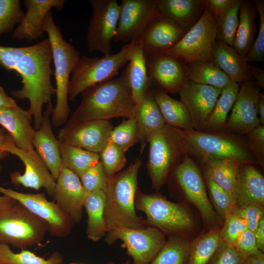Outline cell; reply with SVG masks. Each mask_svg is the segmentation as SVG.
Instances as JSON below:
<instances>
[{"instance_id": "1", "label": "cell", "mask_w": 264, "mask_h": 264, "mask_svg": "<svg viewBox=\"0 0 264 264\" xmlns=\"http://www.w3.org/2000/svg\"><path fill=\"white\" fill-rule=\"evenodd\" d=\"M52 51L48 38L30 46L12 47L0 45V66L8 72L16 71L21 77L22 87L11 91L19 100L27 99L28 110L33 118L34 128L40 126L43 107L51 102L56 95L51 81Z\"/></svg>"}, {"instance_id": "2", "label": "cell", "mask_w": 264, "mask_h": 264, "mask_svg": "<svg viewBox=\"0 0 264 264\" xmlns=\"http://www.w3.org/2000/svg\"><path fill=\"white\" fill-rule=\"evenodd\" d=\"M81 93V101L65 126L88 120L134 116L136 106L126 67L120 76L92 86Z\"/></svg>"}, {"instance_id": "3", "label": "cell", "mask_w": 264, "mask_h": 264, "mask_svg": "<svg viewBox=\"0 0 264 264\" xmlns=\"http://www.w3.org/2000/svg\"><path fill=\"white\" fill-rule=\"evenodd\" d=\"M142 165L138 157L126 169L108 178L104 209L107 232L117 228L141 229L148 226L145 219L136 215L135 208L137 177Z\"/></svg>"}, {"instance_id": "4", "label": "cell", "mask_w": 264, "mask_h": 264, "mask_svg": "<svg viewBox=\"0 0 264 264\" xmlns=\"http://www.w3.org/2000/svg\"><path fill=\"white\" fill-rule=\"evenodd\" d=\"M176 129L184 141L187 155L198 166L223 158L257 164L246 147L244 135L228 131L206 132Z\"/></svg>"}, {"instance_id": "5", "label": "cell", "mask_w": 264, "mask_h": 264, "mask_svg": "<svg viewBox=\"0 0 264 264\" xmlns=\"http://www.w3.org/2000/svg\"><path fill=\"white\" fill-rule=\"evenodd\" d=\"M44 29L51 44L56 82V100L51 121L53 126L60 127L68 119V84L71 72L81 56L79 51L64 39L60 27L54 22L51 11L45 17Z\"/></svg>"}, {"instance_id": "6", "label": "cell", "mask_w": 264, "mask_h": 264, "mask_svg": "<svg viewBox=\"0 0 264 264\" xmlns=\"http://www.w3.org/2000/svg\"><path fill=\"white\" fill-rule=\"evenodd\" d=\"M135 208L145 214L148 226L156 228L165 236L189 239L197 228L195 216L187 205L170 201L159 192L146 194L138 189Z\"/></svg>"}, {"instance_id": "7", "label": "cell", "mask_w": 264, "mask_h": 264, "mask_svg": "<svg viewBox=\"0 0 264 264\" xmlns=\"http://www.w3.org/2000/svg\"><path fill=\"white\" fill-rule=\"evenodd\" d=\"M147 174L158 192L171 172L187 155L184 141L176 129L165 124L149 137Z\"/></svg>"}, {"instance_id": "8", "label": "cell", "mask_w": 264, "mask_h": 264, "mask_svg": "<svg viewBox=\"0 0 264 264\" xmlns=\"http://www.w3.org/2000/svg\"><path fill=\"white\" fill-rule=\"evenodd\" d=\"M168 181L186 201L197 208L207 231L220 229L223 221L209 200L201 169L191 157L188 155L185 157L171 172Z\"/></svg>"}, {"instance_id": "9", "label": "cell", "mask_w": 264, "mask_h": 264, "mask_svg": "<svg viewBox=\"0 0 264 264\" xmlns=\"http://www.w3.org/2000/svg\"><path fill=\"white\" fill-rule=\"evenodd\" d=\"M132 42L124 45L114 54H104L100 58L80 57L73 69L68 88V99L74 101L87 88L114 78L120 68L129 61Z\"/></svg>"}, {"instance_id": "10", "label": "cell", "mask_w": 264, "mask_h": 264, "mask_svg": "<svg viewBox=\"0 0 264 264\" xmlns=\"http://www.w3.org/2000/svg\"><path fill=\"white\" fill-rule=\"evenodd\" d=\"M48 232L47 224L18 201L0 210V243L21 250L39 244Z\"/></svg>"}, {"instance_id": "11", "label": "cell", "mask_w": 264, "mask_h": 264, "mask_svg": "<svg viewBox=\"0 0 264 264\" xmlns=\"http://www.w3.org/2000/svg\"><path fill=\"white\" fill-rule=\"evenodd\" d=\"M217 30V21L206 6L200 19L167 53L187 65L197 61H212V49Z\"/></svg>"}, {"instance_id": "12", "label": "cell", "mask_w": 264, "mask_h": 264, "mask_svg": "<svg viewBox=\"0 0 264 264\" xmlns=\"http://www.w3.org/2000/svg\"><path fill=\"white\" fill-rule=\"evenodd\" d=\"M106 242L109 244L120 240L132 259V264H150L166 241V236L155 227L141 229L117 228L108 232Z\"/></svg>"}, {"instance_id": "13", "label": "cell", "mask_w": 264, "mask_h": 264, "mask_svg": "<svg viewBox=\"0 0 264 264\" xmlns=\"http://www.w3.org/2000/svg\"><path fill=\"white\" fill-rule=\"evenodd\" d=\"M92 15L86 34L87 46L90 52L110 54L111 42L117 30L120 6L116 0H89Z\"/></svg>"}, {"instance_id": "14", "label": "cell", "mask_w": 264, "mask_h": 264, "mask_svg": "<svg viewBox=\"0 0 264 264\" xmlns=\"http://www.w3.org/2000/svg\"><path fill=\"white\" fill-rule=\"evenodd\" d=\"M2 149L18 157L24 165L23 174L14 172L10 174L13 184L36 190L44 188L50 197H53L56 180L35 150L28 151L18 148L8 133Z\"/></svg>"}, {"instance_id": "15", "label": "cell", "mask_w": 264, "mask_h": 264, "mask_svg": "<svg viewBox=\"0 0 264 264\" xmlns=\"http://www.w3.org/2000/svg\"><path fill=\"white\" fill-rule=\"evenodd\" d=\"M0 193L14 198L45 221L51 236L65 238L70 233L74 222L55 202L49 201L44 193H24L0 186Z\"/></svg>"}, {"instance_id": "16", "label": "cell", "mask_w": 264, "mask_h": 264, "mask_svg": "<svg viewBox=\"0 0 264 264\" xmlns=\"http://www.w3.org/2000/svg\"><path fill=\"white\" fill-rule=\"evenodd\" d=\"M116 34L112 41L126 44L137 40L147 26L161 17L157 0H122Z\"/></svg>"}, {"instance_id": "17", "label": "cell", "mask_w": 264, "mask_h": 264, "mask_svg": "<svg viewBox=\"0 0 264 264\" xmlns=\"http://www.w3.org/2000/svg\"><path fill=\"white\" fill-rule=\"evenodd\" d=\"M151 84L172 94L178 93L188 80V66L169 53L145 56Z\"/></svg>"}, {"instance_id": "18", "label": "cell", "mask_w": 264, "mask_h": 264, "mask_svg": "<svg viewBox=\"0 0 264 264\" xmlns=\"http://www.w3.org/2000/svg\"><path fill=\"white\" fill-rule=\"evenodd\" d=\"M113 127L108 120H92L71 126H64L60 130L58 139L86 150L100 154L108 142Z\"/></svg>"}, {"instance_id": "19", "label": "cell", "mask_w": 264, "mask_h": 264, "mask_svg": "<svg viewBox=\"0 0 264 264\" xmlns=\"http://www.w3.org/2000/svg\"><path fill=\"white\" fill-rule=\"evenodd\" d=\"M221 91V88L196 83L190 80L179 91L180 101L186 108L194 130L203 131Z\"/></svg>"}, {"instance_id": "20", "label": "cell", "mask_w": 264, "mask_h": 264, "mask_svg": "<svg viewBox=\"0 0 264 264\" xmlns=\"http://www.w3.org/2000/svg\"><path fill=\"white\" fill-rule=\"evenodd\" d=\"M259 91L251 80L239 86V89L230 115L226 130L232 133L245 135L261 124L257 112Z\"/></svg>"}, {"instance_id": "21", "label": "cell", "mask_w": 264, "mask_h": 264, "mask_svg": "<svg viewBox=\"0 0 264 264\" xmlns=\"http://www.w3.org/2000/svg\"><path fill=\"white\" fill-rule=\"evenodd\" d=\"M86 195L79 177L62 165L53 198L74 223L79 222L82 219Z\"/></svg>"}, {"instance_id": "22", "label": "cell", "mask_w": 264, "mask_h": 264, "mask_svg": "<svg viewBox=\"0 0 264 264\" xmlns=\"http://www.w3.org/2000/svg\"><path fill=\"white\" fill-rule=\"evenodd\" d=\"M185 34L177 24L159 17L147 26L137 41L145 56L167 53Z\"/></svg>"}, {"instance_id": "23", "label": "cell", "mask_w": 264, "mask_h": 264, "mask_svg": "<svg viewBox=\"0 0 264 264\" xmlns=\"http://www.w3.org/2000/svg\"><path fill=\"white\" fill-rule=\"evenodd\" d=\"M64 0H24L26 12L14 29L11 37L17 41H31L42 38L44 35V22L52 8L61 11Z\"/></svg>"}, {"instance_id": "24", "label": "cell", "mask_w": 264, "mask_h": 264, "mask_svg": "<svg viewBox=\"0 0 264 264\" xmlns=\"http://www.w3.org/2000/svg\"><path fill=\"white\" fill-rule=\"evenodd\" d=\"M53 108L51 102L47 104L43 113L41 125L35 130L33 145L34 149L56 180L60 173L62 163L60 142L55 136L52 129L51 115Z\"/></svg>"}, {"instance_id": "25", "label": "cell", "mask_w": 264, "mask_h": 264, "mask_svg": "<svg viewBox=\"0 0 264 264\" xmlns=\"http://www.w3.org/2000/svg\"><path fill=\"white\" fill-rule=\"evenodd\" d=\"M234 198L237 207L252 204L264 207V177L254 164L244 163L241 166Z\"/></svg>"}, {"instance_id": "26", "label": "cell", "mask_w": 264, "mask_h": 264, "mask_svg": "<svg viewBox=\"0 0 264 264\" xmlns=\"http://www.w3.org/2000/svg\"><path fill=\"white\" fill-rule=\"evenodd\" d=\"M32 118L28 110L18 106L0 109V124L7 130L19 149L35 150L33 138L36 130L31 125Z\"/></svg>"}, {"instance_id": "27", "label": "cell", "mask_w": 264, "mask_h": 264, "mask_svg": "<svg viewBox=\"0 0 264 264\" xmlns=\"http://www.w3.org/2000/svg\"><path fill=\"white\" fill-rule=\"evenodd\" d=\"M206 0H157L161 17L180 27L186 33L200 19L206 7Z\"/></svg>"}, {"instance_id": "28", "label": "cell", "mask_w": 264, "mask_h": 264, "mask_svg": "<svg viewBox=\"0 0 264 264\" xmlns=\"http://www.w3.org/2000/svg\"><path fill=\"white\" fill-rule=\"evenodd\" d=\"M212 62L230 79L237 84L252 78L250 65L232 46L216 40L212 49Z\"/></svg>"}, {"instance_id": "29", "label": "cell", "mask_w": 264, "mask_h": 264, "mask_svg": "<svg viewBox=\"0 0 264 264\" xmlns=\"http://www.w3.org/2000/svg\"><path fill=\"white\" fill-rule=\"evenodd\" d=\"M132 42L129 63L126 69L132 94L136 108L150 89L151 84L143 49L137 40Z\"/></svg>"}, {"instance_id": "30", "label": "cell", "mask_w": 264, "mask_h": 264, "mask_svg": "<svg viewBox=\"0 0 264 264\" xmlns=\"http://www.w3.org/2000/svg\"><path fill=\"white\" fill-rule=\"evenodd\" d=\"M134 117L138 125L142 153L150 136L166 124L150 89L136 108Z\"/></svg>"}, {"instance_id": "31", "label": "cell", "mask_w": 264, "mask_h": 264, "mask_svg": "<svg viewBox=\"0 0 264 264\" xmlns=\"http://www.w3.org/2000/svg\"><path fill=\"white\" fill-rule=\"evenodd\" d=\"M257 14L253 1H242L239 10V24L232 47L244 58L254 42Z\"/></svg>"}, {"instance_id": "32", "label": "cell", "mask_w": 264, "mask_h": 264, "mask_svg": "<svg viewBox=\"0 0 264 264\" xmlns=\"http://www.w3.org/2000/svg\"><path fill=\"white\" fill-rule=\"evenodd\" d=\"M166 124L175 128L194 129L190 116L184 105L161 89H151Z\"/></svg>"}, {"instance_id": "33", "label": "cell", "mask_w": 264, "mask_h": 264, "mask_svg": "<svg viewBox=\"0 0 264 264\" xmlns=\"http://www.w3.org/2000/svg\"><path fill=\"white\" fill-rule=\"evenodd\" d=\"M244 163L236 159L223 158L208 161L199 166L203 173L234 197L238 173Z\"/></svg>"}, {"instance_id": "34", "label": "cell", "mask_w": 264, "mask_h": 264, "mask_svg": "<svg viewBox=\"0 0 264 264\" xmlns=\"http://www.w3.org/2000/svg\"><path fill=\"white\" fill-rule=\"evenodd\" d=\"M105 192L87 194L84 207L88 216L86 234L88 239L97 242L106 236L107 228L104 220Z\"/></svg>"}, {"instance_id": "35", "label": "cell", "mask_w": 264, "mask_h": 264, "mask_svg": "<svg viewBox=\"0 0 264 264\" xmlns=\"http://www.w3.org/2000/svg\"><path fill=\"white\" fill-rule=\"evenodd\" d=\"M239 84L230 81L222 89L206 122L203 132L227 131L228 114L232 109L239 89Z\"/></svg>"}, {"instance_id": "36", "label": "cell", "mask_w": 264, "mask_h": 264, "mask_svg": "<svg viewBox=\"0 0 264 264\" xmlns=\"http://www.w3.org/2000/svg\"><path fill=\"white\" fill-rule=\"evenodd\" d=\"M60 146L62 165L79 177L100 160L99 154L63 143Z\"/></svg>"}, {"instance_id": "37", "label": "cell", "mask_w": 264, "mask_h": 264, "mask_svg": "<svg viewBox=\"0 0 264 264\" xmlns=\"http://www.w3.org/2000/svg\"><path fill=\"white\" fill-rule=\"evenodd\" d=\"M191 242L185 237H168L150 264H187Z\"/></svg>"}, {"instance_id": "38", "label": "cell", "mask_w": 264, "mask_h": 264, "mask_svg": "<svg viewBox=\"0 0 264 264\" xmlns=\"http://www.w3.org/2000/svg\"><path fill=\"white\" fill-rule=\"evenodd\" d=\"M188 66V80L222 89L231 81L212 62H195Z\"/></svg>"}, {"instance_id": "39", "label": "cell", "mask_w": 264, "mask_h": 264, "mask_svg": "<svg viewBox=\"0 0 264 264\" xmlns=\"http://www.w3.org/2000/svg\"><path fill=\"white\" fill-rule=\"evenodd\" d=\"M220 229L207 231L191 241L187 264H207L222 241Z\"/></svg>"}, {"instance_id": "40", "label": "cell", "mask_w": 264, "mask_h": 264, "mask_svg": "<svg viewBox=\"0 0 264 264\" xmlns=\"http://www.w3.org/2000/svg\"><path fill=\"white\" fill-rule=\"evenodd\" d=\"M63 261V256L58 251L45 259L27 249L15 253L8 244L0 243V264H62Z\"/></svg>"}, {"instance_id": "41", "label": "cell", "mask_w": 264, "mask_h": 264, "mask_svg": "<svg viewBox=\"0 0 264 264\" xmlns=\"http://www.w3.org/2000/svg\"><path fill=\"white\" fill-rule=\"evenodd\" d=\"M209 200L218 215L223 221L236 207L234 197L218 185L207 175L203 173Z\"/></svg>"}, {"instance_id": "42", "label": "cell", "mask_w": 264, "mask_h": 264, "mask_svg": "<svg viewBox=\"0 0 264 264\" xmlns=\"http://www.w3.org/2000/svg\"><path fill=\"white\" fill-rule=\"evenodd\" d=\"M126 119L113 128L108 140L125 153L139 142V131L135 118L133 116Z\"/></svg>"}, {"instance_id": "43", "label": "cell", "mask_w": 264, "mask_h": 264, "mask_svg": "<svg viewBox=\"0 0 264 264\" xmlns=\"http://www.w3.org/2000/svg\"><path fill=\"white\" fill-rule=\"evenodd\" d=\"M242 0L231 7L221 18L217 20L216 39L232 46L239 24V10Z\"/></svg>"}, {"instance_id": "44", "label": "cell", "mask_w": 264, "mask_h": 264, "mask_svg": "<svg viewBox=\"0 0 264 264\" xmlns=\"http://www.w3.org/2000/svg\"><path fill=\"white\" fill-rule=\"evenodd\" d=\"M24 15L19 0H0V37L11 32Z\"/></svg>"}, {"instance_id": "45", "label": "cell", "mask_w": 264, "mask_h": 264, "mask_svg": "<svg viewBox=\"0 0 264 264\" xmlns=\"http://www.w3.org/2000/svg\"><path fill=\"white\" fill-rule=\"evenodd\" d=\"M125 153L115 144L108 141L99 154L108 178L115 175L125 166L127 160Z\"/></svg>"}, {"instance_id": "46", "label": "cell", "mask_w": 264, "mask_h": 264, "mask_svg": "<svg viewBox=\"0 0 264 264\" xmlns=\"http://www.w3.org/2000/svg\"><path fill=\"white\" fill-rule=\"evenodd\" d=\"M87 194L97 191L105 192L108 178L100 161L84 172L79 177Z\"/></svg>"}, {"instance_id": "47", "label": "cell", "mask_w": 264, "mask_h": 264, "mask_svg": "<svg viewBox=\"0 0 264 264\" xmlns=\"http://www.w3.org/2000/svg\"><path fill=\"white\" fill-rule=\"evenodd\" d=\"M259 17V32L257 38L245 56L247 62H263L264 60V1H253Z\"/></svg>"}, {"instance_id": "48", "label": "cell", "mask_w": 264, "mask_h": 264, "mask_svg": "<svg viewBox=\"0 0 264 264\" xmlns=\"http://www.w3.org/2000/svg\"><path fill=\"white\" fill-rule=\"evenodd\" d=\"M247 229L245 221L232 212L224 220L220 232L222 241L233 245L237 238Z\"/></svg>"}, {"instance_id": "49", "label": "cell", "mask_w": 264, "mask_h": 264, "mask_svg": "<svg viewBox=\"0 0 264 264\" xmlns=\"http://www.w3.org/2000/svg\"><path fill=\"white\" fill-rule=\"evenodd\" d=\"M246 147L263 168L264 167V125H259L245 135Z\"/></svg>"}, {"instance_id": "50", "label": "cell", "mask_w": 264, "mask_h": 264, "mask_svg": "<svg viewBox=\"0 0 264 264\" xmlns=\"http://www.w3.org/2000/svg\"><path fill=\"white\" fill-rule=\"evenodd\" d=\"M245 258L233 245L222 241L207 264H243Z\"/></svg>"}, {"instance_id": "51", "label": "cell", "mask_w": 264, "mask_h": 264, "mask_svg": "<svg viewBox=\"0 0 264 264\" xmlns=\"http://www.w3.org/2000/svg\"><path fill=\"white\" fill-rule=\"evenodd\" d=\"M234 213L243 220L249 230L254 232L261 220L264 218V207L257 204H250L242 207H237Z\"/></svg>"}, {"instance_id": "52", "label": "cell", "mask_w": 264, "mask_h": 264, "mask_svg": "<svg viewBox=\"0 0 264 264\" xmlns=\"http://www.w3.org/2000/svg\"><path fill=\"white\" fill-rule=\"evenodd\" d=\"M233 246L246 257L261 251L257 247L254 232L248 229L240 234Z\"/></svg>"}, {"instance_id": "53", "label": "cell", "mask_w": 264, "mask_h": 264, "mask_svg": "<svg viewBox=\"0 0 264 264\" xmlns=\"http://www.w3.org/2000/svg\"><path fill=\"white\" fill-rule=\"evenodd\" d=\"M238 1V0H206V6L217 21Z\"/></svg>"}, {"instance_id": "54", "label": "cell", "mask_w": 264, "mask_h": 264, "mask_svg": "<svg viewBox=\"0 0 264 264\" xmlns=\"http://www.w3.org/2000/svg\"><path fill=\"white\" fill-rule=\"evenodd\" d=\"M256 244L258 249L264 253V218L259 222V225L254 232Z\"/></svg>"}, {"instance_id": "55", "label": "cell", "mask_w": 264, "mask_h": 264, "mask_svg": "<svg viewBox=\"0 0 264 264\" xmlns=\"http://www.w3.org/2000/svg\"><path fill=\"white\" fill-rule=\"evenodd\" d=\"M250 72L253 78L255 80V84L257 87L264 88V71L263 69L255 66H250Z\"/></svg>"}, {"instance_id": "56", "label": "cell", "mask_w": 264, "mask_h": 264, "mask_svg": "<svg viewBox=\"0 0 264 264\" xmlns=\"http://www.w3.org/2000/svg\"><path fill=\"white\" fill-rule=\"evenodd\" d=\"M17 106L15 100L8 96L0 86V109L13 108Z\"/></svg>"}, {"instance_id": "57", "label": "cell", "mask_w": 264, "mask_h": 264, "mask_svg": "<svg viewBox=\"0 0 264 264\" xmlns=\"http://www.w3.org/2000/svg\"><path fill=\"white\" fill-rule=\"evenodd\" d=\"M243 264H264V254L262 252L246 257Z\"/></svg>"}, {"instance_id": "58", "label": "cell", "mask_w": 264, "mask_h": 264, "mask_svg": "<svg viewBox=\"0 0 264 264\" xmlns=\"http://www.w3.org/2000/svg\"><path fill=\"white\" fill-rule=\"evenodd\" d=\"M7 135L8 133L5 132L4 129L3 128L0 127V171L2 168L1 161L8 154L2 149L3 144L6 140Z\"/></svg>"}, {"instance_id": "59", "label": "cell", "mask_w": 264, "mask_h": 264, "mask_svg": "<svg viewBox=\"0 0 264 264\" xmlns=\"http://www.w3.org/2000/svg\"><path fill=\"white\" fill-rule=\"evenodd\" d=\"M257 112L260 124L264 125V94L260 93L257 105Z\"/></svg>"}, {"instance_id": "60", "label": "cell", "mask_w": 264, "mask_h": 264, "mask_svg": "<svg viewBox=\"0 0 264 264\" xmlns=\"http://www.w3.org/2000/svg\"><path fill=\"white\" fill-rule=\"evenodd\" d=\"M16 201L12 198L4 195L0 196V210L8 208Z\"/></svg>"}, {"instance_id": "61", "label": "cell", "mask_w": 264, "mask_h": 264, "mask_svg": "<svg viewBox=\"0 0 264 264\" xmlns=\"http://www.w3.org/2000/svg\"><path fill=\"white\" fill-rule=\"evenodd\" d=\"M107 264H116L112 262H109ZM120 264H132V263L131 262L130 260H128L126 262H125L124 263H122Z\"/></svg>"}, {"instance_id": "62", "label": "cell", "mask_w": 264, "mask_h": 264, "mask_svg": "<svg viewBox=\"0 0 264 264\" xmlns=\"http://www.w3.org/2000/svg\"><path fill=\"white\" fill-rule=\"evenodd\" d=\"M69 264H80V263H71Z\"/></svg>"}]
</instances>
